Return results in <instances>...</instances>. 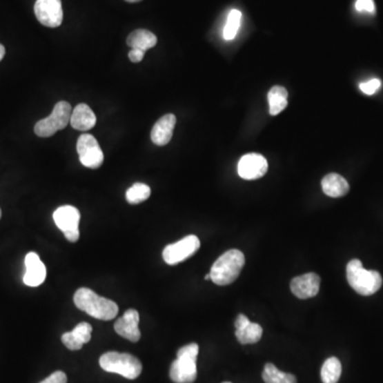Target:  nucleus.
<instances>
[{"label":"nucleus","mask_w":383,"mask_h":383,"mask_svg":"<svg viewBox=\"0 0 383 383\" xmlns=\"http://www.w3.org/2000/svg\"><path fill=\"white\" fill-rule=\"evenodd\" d=\"M263 329L259 324L249 323L245 327L241 329H237L235 331V337L239 343L243 344H255L260 341L262 337Z\"/></svg>","instance_id":"22"},{"label":"nucleus","mask_w":383,"mask_h":383,"mask_svg":"<svg viewBox=\"0 0 383 383\" xmlns=\"http://www.w3.org/2000/svg\"><path fill=\"white\" fill-rule=\"evenodd\" d=\"M77 153L79 155L80 162L86 168L97 170L104 163V153L97 139L92 135H80L77 142Z\"/></svg>","instance_id":"8"},{"label":"nucleus","mask_w":383,"mask_h":383,"mask_svg":"<svg viewBox=\"0 0 383 383\" xmlns=\"http://www.w3.org/2000/svg\"><path fill=\"white\" fill-rule=\"evenodd\" d=\"M271 115H278L288 106V91L284 86H273L268 92Z\"/></svg>","instance_id":"20"},{"label":"nucleus","mask_w":383,"mask_h":383,"mask_svg":"<svg viewBox=\"0 0 383 383\" xmlns=\"http://www.w3.org/2000/svg\"><path fill=\"white\" fill-rule=\"evenodd\" d=\"M72 112V106L68 101H59L49 117L35 124V135L40 137H52L55 133L62 130L68 126L70 121Z\"/></svg>","instance_id":"6"},{"label":"nucleus","mask_w":383,"mask_h":383,"mask_svg":"<svg viewBox=\"0 0 383 383\" xmlns=\"http://www.w3.org/2000/svg\"><path fill=\"white\" fill-rule=\"evenodd\" d=\"M35 13L37 21L49 28H57L63 21L61 0H37Z\"/></svg>","instance_id":"10"},{"label":"nucleus","mask_w":383,"mask_h":383,"mask_svg":"<svg viewBox=\"0 0 383 383\" xmlns=\"http://www.w3.org/2000/svg\"><path fill=\"white\" fill-rule=\"evenodd\" d=\"M262 378L265 383H297L294 375L281 372L272 363L265 365Z\"/></svg>","instance_id":"23"},{"label":"nucleus","mask_w":383,"mask_h":383,"mask_svg":"<svg viewBox=\"0 0 383 383\" xmlns=\"http://www.w3.org/2000/svg\"><path fill=\"white\" fill-rule=\"evenodd\" d=\"M99 365L108 373L119 374L125 378L137 379L142 373V363L130 353L109 351L100 357Z\"/></svg>","instance_id":"5"},{"label":"nucleus","mask_w":383,"mask_h":383,"mask_svg":"<svg viewBox=\"0 0 383 383\" xmlns=\"http://www.w3.org/2000/svg\"><path fill=\"white\" fill-rule=\"evenodd\" d=\"M268 170L266 159L259 153H247L237 164V174L245 180H255L264 176Z\"/></svg>","instance_id":"11"},{"label":"nucleus","mask_w":383,"mask_h":383,"mask_svg":"<svg viewBox=\"0 0 383 383\" xmlns=\"http://www.w3.org/2000/svg\"><path fill=\"white\" fill-rule=\"evenodd\" d=\"M70 125L79 131H88L96 125V115L86 104H80L72 109Z\"/></svg>","instance_id":"17"},{"label":"nucleus","mask_w":383,"mask_h":383,"mask_svg":"<svg viewBox=\"0 0 383 383\" xmlns=\"http://www.w3.org/2000/svg\"><path fill=\"white\" fill-rule=\"evenodd\" d=\"M139 324V312L135 309H129L121 318L117 320V323L114 325V329L117 331V335H121L124 339L137 343L141 339Z\"/></svg>","instance_id":"13"},{"label":"nucleus","mask_w":383,"mask_h":383,"mask_svg":"<svg viewBox=\"0 0 383 383\" xmlns=\"http://www.w3.org/2000/svg\"><path fill=\"white\" fill-rule=\"evenodd\" d=\"M322 188L326 195L332 198L343 197L349 192V184L346 181V179L342 177L341 175L332 174L327 175L324 177L322 180Z\"/></svg>","instance_id":"18"},{"label":"nucleus","mask_w":383,"mask_h":383,"mask_svg":"<svg viewBox=\"0 0 383 383\" xmlns=\"http://www.w3.org/2000/svg\"><path fill=\"white\" fill-rule=\"evenodd\" d=\"M158 39L150 31L139 29L133 31L127 39V45L132 49H139L146 52L148 49L156 46Z\"/></svg>","instance_id":"19"},{"label":"nucleus","mask_w":383,"mask_h":383,"mask_svg":"<svg viewBox=\"0 0 383 383\" xmlns=\"http://www.w3.org/2000/svg\"><path fill=\"white\" fill-rule=\"evenodd\" d=\"M177 119L174 114H166L161 117L151 130V141L158 146H165L170 142L176 126Z\"/></svg>","instance_id":"16"},{"label":"nucleus","mask_w":383,"mask_h":383,"mask_svg":"<svg viewBox=\"0 0 383 383\" xmlns=\"http://www.w3.org/2000/svg\"><path fill=\"white\" fill-rule=\"evenodd\" d=\"M78 309L100 321H111L119 313V306L113 300L97 295L88 288H80L74 295Z\"/></svg>","instance_id":"1"},{"label":"nucleus","mask_w":383,"mask_h":383,"mask_svg":"<svg viewBox=\"0 0 383 383\" xmlns=\"http://www.w3.org/2000/svg\"><path fill=\"white\" fill-rule=\"evenodd\" d=\"M342 364L335 357H329L322 366L321 377L324 383H337L341 378Z\"/></svg>","instance_id":"21"},{"label":"nucleus","mask_w":383,"mask_h":383,"mask_svg":"<svg viewBox=\"0 0 383 383\" xmlns=\"http://www.w3.org/2000/svg\"><path fill=\"white\" fill-rule=\"evenodd\" d=\"M349 286L362 296H371L380 290L382 277L376 271H367L357 259L349 261L346 267Z\"/></svg>","instance_id":"3"},{"label":"nucleus","mask_w":383,"mask_h":383,"mask_svg":"<svg viewBox=\"0 0 383 383\" xmlns=\"http://www.w3.org/2000/svg\"><path fill=\"white\" fill-rule=\"evenodd\" d=\"M93 328L88 323H80L72 331L66 332L61 340L64 346L70 351H79L84 344L91 341Z\"/></svg>","instance_id":"15"},{"label":"nucleus","mask_w":383,"mask_h":383,"mask_svg":"<svg viewBox=\"0 0 383 383\" xmlns=\"http://www.w3.org/2000/svg\"><path fill=\"white\" fill-rule=\"evenodd\" d=\"M151 190L147 184H135L126 192V199L130 204H141L148 199Z\"/></svg>","instance_id":"24"},{"label":"nucleus","mask_w":383,"mask_h":383,"mask_svg":"<svg viewBox=\"0 0 383 383\" xmlns=\"http://www.w3.org/2000/svg\"><path fill=\"white\" fill-rule=\"evenodd\" d=\"M321 286V278L315 273H308L295 277L291 281V291L296 297L308 299L317 295Z\"/></svg>","instance_id":"12"},{"label":"nucleus","mask_w":383,"mask_h":383,"mask_svg":"<svg viewBox=\"0 0 383 383\" xmlns=\"http://www.w3.org/2000/svg\"><path fill=\"white\" fill-rule=\"evenodd\" d=\"M68 382V376H66V373L55 372L54 374H51L50 376L47 377L45 380H43L40 383H66Z\"/></svg>","instance_id":"28"},{"label":"nucleus","mask_w":383,"mask_h":383,"mask_svg":"<svg viewBox=\"0 0 383 383\" xmlns=\"http://www.w3.org/2000/svg\"><path fill=\"white\" fill-rule=\"evenodd\" d=\"M242 13L239 10H233L228 15L227 23L224 29V39L231 41L237 37V30L241 23Z\"/></svg>","instance_id":"25"},{"label":"nucleus","mask_w":383,"mask_h":383,"mask_svg":"<svg viewBox=\"0 0 383 383\" xmlns=\"http://www.w3.org/2000/svg\"><path fill=\"white\" fill-rule=\"evenodd\" d=\"M128 3H137V1H141V0H126Z\"/></svg>","instance_id":"32"},{"label":"nucleus","mask_w":383,"mask_h":383,"mask_svg":"<svg viewBox=\"0 0 383 383\" xmlns=\"http://www.w3.org/2000/svg\"><path fill=\"white\" fill-rule=\"evenodd\" d=\"M6 55V48L3 45L0 44V61L3 60Z\"/></svg>","instance_id":"31"},{"label":"nucleus","mask_w":383,"mask_h":383,"mask_svg":"<svg viewBox=\"0 0 383 383\" xmlns=\"http://www.w3.org/2000/svg\"><path fill=\"white\" fill-rule=\"evenodd\" d=\"M355 9L359 12H369V13H374L375 3L373 0H357L355 3Z\"/></svg>","instance_id":"27"},{"label":"nucleus","mask_w":383,"mask_h":383,"mask_svg":"<svg viewBox=\"0 0 383 383\" xmlns=\"http://www.w3.org/2000/svg\"><path fill=\"white\" fill-rule=\"evenodd\" d=\"M249 323H251V321H249L248 317H246L244 314H239L237 320H235V329H241V328L245 327V326L248 325Z\"/></svg>","instance_id":"30"},{"label":"nucleus","mask_w":383,"mask_h":383,"mask_svg":"<svg viewBox=\"0 0 383 383\" xmlns=\"http://www.w3.org/2000/svg\"><path fill=\"white\" fill-rule=\"evenodd\" d=\"M145 51L139 50V49H132L129 52V59L131 62L139 63L144 59Z\"/></svg>","instance_id":"29"},{"label":"nucleus","mask_w":383,"mask_h":383,"mask_svg":"<svg viewBox=\"0 0 383 383\" xmlns=\"http://www.w3.org/2000/svg\"><path fill=\"white\" fill-rule=\"evenodd\" d=\"M381 86V81L379 79H372L367 82L360 84V90L366 95H373L378 91Z\"/></svg>","instance_id":"26"},{"label":"nucleus","mask_w":383,"mask_h":383,"mask_svg":"<svg viewBox=\"0 0 383 383\" xmlns=\"http://www.w3.org/2000/svg\"><path fill=\"white\" fill-rule=\"evenodd\" d=\"M26 273L23 275V284L35 288L41 286L46 279V267L35 253H27L25 258Z\"/></svg>","instance_id":"14"},{"label":"nucleus","mask_w":383,"mask_h":383,"mask_svg":"<svg viewBox=\"0 0 383 383\" xmlns=\"http://www.w3.org/2000/svg\"><path fill=\"white\" fill-rule=\"evenodd\" d=\"M245 264V255L239 249H230L219 257L210 271L211 280L217 286H228L239 278Z\"/></svg>","instance_id":"2"},{"label":"nucleus","mask_w":383,"mask_h":383,"mask_svg":"<svg viewBox=\"0 0 383 383\" xmlns=\"http://www.w3.org/2000/svg\"><path fill=\"white\" fill-rule=\"evenodd\" d=\"M200 241L196 235H188L174 244L168 245L163 251V259L168 265H176L190 258L197 253Z\"/></svg>","instance_id":"9"},{"label":"nucleus","mask_w":383,"mask_h":383,"mask_svg":"<svg viewBox=\"0 0 383 383\" xmlns=\"http://www.w3.org/2000/svg\"><path fill=\"white\" fill-rule=\"evenodd\" d=\"M209 279H211V276H210V273L207 275V276H206V280H209Z\"/></svg>","instance_id":"33"},{"label":"nucleus","mask_w":383,"mask_h":383,"mask_svg":"<svg viewBox=\"0 0 383 383\" xmlns=\"http://www.w3.org/2000/svg\"><path fill=\"white\" fill-rule=\"evenodd\" d=\"M223 383H231V382H223Z\"/></svg>","instance_id":"35"},{"label":"nucleus","mask_w":383,"mask_h":383,"mask_svg":"<svg viewBox=\"0 0 383 383\" xmlns=\"http://www.w3.org/2000/svg\"><path fill=\"white\" fill-rule=\"evenodd\" d=\"M199 347L190 343L181 347L177 353V359L172 363L170 377L175 383H193L197 378V360Z\"/></svg>","instance_id":"4"},{"label":"nucleus","mask_w":383,"mask_h":383,"mask_svg":"<svg viewBox=\"0 0 383 383\" xmlns=\"http://www.w3.org/2000/svg\"><path fill=\"white\" fill-rule=\"evenodd\" d=\"M80 217L81 215H80L79 210L72 206H68V204L62 206L55 211V223L68 242L76 243L79 239Z\"/></svg>","instance_id":"7"},{"label":"nucleus","mask_w":383,"mask_h":383,"mask_svg":"<svg viewBox=\"0 0 383 383\" xmlns=\"http://www.w3.org/2000/svg\"><path fill=\"white\" fill-rule=\"evenodd\" d=\"M0 219H1V209H0Z\"/></svg>","instance_id":"34"}]
</instances>
